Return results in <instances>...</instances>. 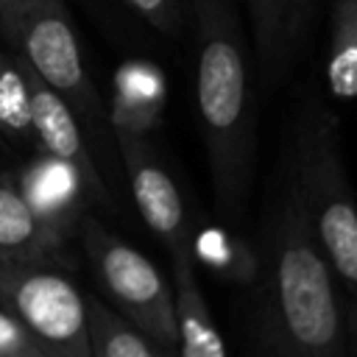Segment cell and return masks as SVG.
Returning <instances> with one entry per match:
<instances>
[{"label":"cell","instance_id":"6da1fadb","mask_svg":"<svg viewBox=\"0 0 357 357\" xmlns=\"http://www.w3.org/2000/svg\"><path fill=\"white\" fill-rule=\"evenodd\" d=\"M257 282L259 326L273 357H346L337 282L307 226L287 173L265 226Z\"/></svg>","mask_w":357,"mask_h":357},{"label":"cell","instance_id":"7a4b0ae2","mask_svg":"<svg viewBox=\"0 0 357 357\" xmlns=\"http://www.w3.org/2000/svg\"><path fill=\"white\" fill-rule=\"evenodd\" d=\"M195 17V106L223 218L237 220L248 204L257 162V100L248 45L234 0H190Z\"/></svg>","mask_w":357,"mask_h":357},{"label":"cell","instance_id":"3957f363","mask_svg":"<svg viewBox=\"0 0 357 357\" xmlns=\"http://www.w3.org/2000/svg\"><path fill=\"white\" fill-rule=\"evenodd\" d=\"M287 176L321 254L349 296L357 298V201L343 170L337 120L326 109H304Z\"/></svg>","mask_w":357,"mask_h":357},{"label":"cell","instance_id":"277c9868","mask_svg":"<svg viewBox=\"0 0 357 357\" xmlns=\"http://www.w3.org/2000/svg\"><path fill=\"white\" fill-rule=\"evenodd\" d=\"M11 53L56 95H61L75 117L89 126L109 123L106 109L92 86L84 53L67 14L64 0H33L3 33Z\"/></svg>","mask_w":357,"mask_h":357},{"label":"cell","instance_id":"5b68a950","mask_svg":"<svg viewBox=\"0 0 357 357\" xmlns=\"http://www.w3.org/2000/svg\"><path fill=\"white\" fill-rule=\"evenodd\" d=\"M78 234L114 310L145 335H151L170 354H176L173 287L159 273V268L134 245L112 234L92 215L81 218Z\"/></svg>","mask_w":357,"mask_h":357},{"label":"cell","instance_id":"8992f818","mask_svg":"<svg viewBox=\"0 0 357 357\" xmlns=\"http://www.w3.org/2000/svg\"><path fill=\"white\" fill-rule=\"evenodd\" d=\"M0 307L53 357H92L86 296L56 268L0 262Z\"/></svg>","mask_w":357,"mask_h":357},{"label":"cell","instance_id":"52a82bcc","mask_svg":"<svg viewBox=\"0 0 357 357\" xmlns=\"http://www.w3.org/2000/svg\"><path fill=\"white\" fill-rule=\"evenodd\" d=\"M112 137L128 178L134 206L145 220V226L151 229V234H156V240L167 248V254L178 248H190L192 229L184 209V198L176 181L170 178V173L165 170V165L159 162L156 151L151 148L148 137H131V134H112Z\"/></svg>","mask_w":357,"mask_h":357},{"label":"cell","instance_id":"ba28073f","mask_svg":"<svg viewBox=\"0 0 357 357\" xmlns=\"http://www.w3.org/2000/svg\"><path fill=\"white\" fill-rule=\"evenodd\" d=\"M14 184L33 215L64 240L86 215L84 206L89 198V187L84 176L64 159L39 151L14 173Z\"/></svg>","mask_w":357,"mask_h":357},{"label":"cell","instance_id":"9c48e42d","mask_svg":"<svg viewBox=\"0 0 357 357\" xmlns=\"http://www.w3.org/2000/svg\"><path fill=\"white\" fill-rule=\"evenodd\" d=\"M31 142L42 153L70 162L84 176L92 201L112 204L103 176L95 167V159L86 148V139H84L75 112L70 109V103L61 95H56L50 86H45L33 73H31Z\"/></svg>","mask_w":357,"mask_h":357},{"label":"cell","instance_id":"30bf717a","mask_svg":"<svg viewBox=\"0 0 357 357\" xmlns=\"http://www.w3.org/2000/svg\"><path fill=\"white\" fill-rule=\"evenodd\" d=\"M173 262V310H176V357H229L226 340L209 312L198 284L190 248L170 254Z\"/></svg>","mask_w":357,"mask_h":357},{"label":"cell","instance_id":"8fae6325","mask_svg":"<svg viewBox=\"0 0 357 357\" xmlns=\"http://www.w3.org/2000/svg\"><path fill=\"white\" fill-rule=\"evenodd\" d=\"M167 100L165 75L156 64L131 59L114 70L112 78V103H109V128L112 134L148 137L159 120Z\"/></svg>","mask_w":357,"mask_h":357},{"label":"cell","instance_id":"7c38bea8","mask_svg":"<svg viewBox=\"0 0 357 357\" xmlns=\"http://www.w3.org/2000/svg\"><path fill=\"white\" fill-rule=\"evenodd\" d=\"M251 22V45L265 86L282 81L301 39L307 0H245Z\"/></svg>","mask_w":357,"mask_h":357},{"label":"cell","instance_id":"4fadbf2b","mask_svg":"<svg viewBox=\"0 0 357 357\" xmlns=\"http://www.w3.org/2000/svg\"><path fill=\"white\" fill-rule=\"evenodd\" d=\"M64 237L47 229L25 204L14 173H0V262H61Z\"/></svg>","mask_w":357,"mask_h":357},{"label":"cell","instance_id":"5bb4252c","mask_svg":"<svg viewBox=\"0 0 357 357\" xmlns=\"http://www.w3.org/2000/svg\"><path fill=\"white\" fill-rule=\"evenodd\" d=\"M190 254L215 276L237 284H251L259 276V254L226 226H201L190 231Z\"/></svg>","mask_w":357,"mask_h":357},{"label":"cell","instance_id":"9a60e30c","mask_svg":"<svg viewBox=\"0 0 357 357\" xmlns=\"http://www.w3.org/2000/svg\"><path fill=\"white\" fill-rule=\"evenodd\" d=\"M92 357H176L106 301L86 296Z\"/></svg>","mask_w":357,"mask_h":357},{"label":"cell","instance_id":"2e32d148","mask_svg":"<svg viewBox=\"0 0 357 357\" xmlns=\"http://www.w3.org/2000/svg\"><path fill=\"white\" fill-rule=\"evenodd\" d=\"M326 84L340 100L357 98V0H332Z\"/></svg>","mask_w":357,"mask_h":357},{"label":"cell","instance_id":"e0dca14e","mask_svg":"<svg viewBox=\"0 0 357 357\" xmlns=\"http://www.w3.org/2000/svg\"><path fill=\"white\" fill-rule=\"evenodd\" d=\"M0 134L31 142V70L0 47Z\"/></svg>","mask_w":357,"mask_h":357},{"label":"cell","instance_id":"ac0fdd59","mask_svg":"<svg viewBox=\"0 0 357 357\" xmlns=\"http://www.w3.org/2000/svg\"><path fill=\"white\" fill-rule=\"evenodd\" d=\"M126 6L167 36H176L181 31L184 14L190 8L184 0H126Z\"/></svg>","mask_w":357,"mask_h":357},{"label":"cell","instance_id":"d6986e66","mask_svg":"<svg viewBox=\"0 0 357 357\" xmlns=\"http://www.w3.org/2000/svg\"><path fill=\"white\" fill-rule=\"evenodd\" d=\"M0 357H53L14 315L0 307Z\"/></svg>","mask_w":357,"mask_h":357},{"label":"cell","instance_id":"ffe728a7","mask_svg":"<svg viewBox=\"0 0 357 357\" xmlns=\"http://www.w3.org/2000/svg\"><path fill=\"white\" fill-rule=\"evenodd\" d=\"M343 318H346V346L357 357V298L354 296H349V301H343Z\"/></svg>","mask_w":357,"mask_h":357},{"label":"cell","instance_id":"44dd1931","mask_svg":"<svg viewBox=\"0 0 357 357\" xmlns=\"http://www.w3.org/2000/svg\"><path fill=\"white\" fill-rule=\"evenodd\" d=\"M33 0H0V33L31 6Z\"/></svg>","mask_w":357,"mask_h":357},{"label":"cell","instance_id":"7402d4cb","mask_svg":"<svg viewBox=\"0 0 357 357\" xmlns=\"http://www.w3.org/2000/svg\"><path fill=\"white\" fill-rule=\"evenodd\" d=\"M184 3H187V6H190V0H184Z\"/></svg>","mask_w":357,"mask_h":357}]
</instances>
